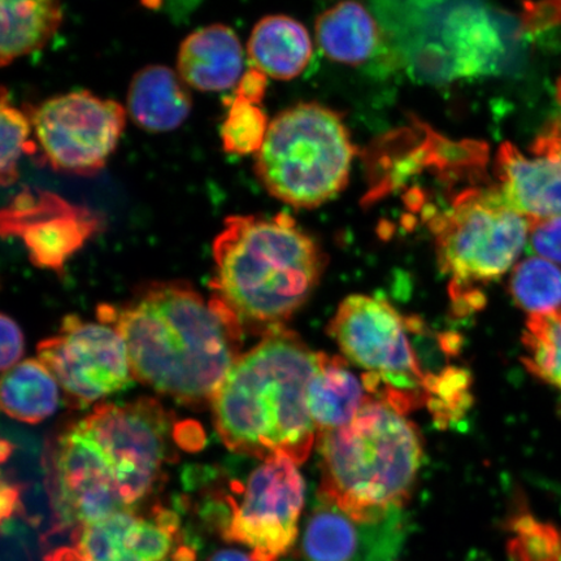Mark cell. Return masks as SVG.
<instances>
[{"mask_svg": "<svg viewBox=\"0 0 561 561\" xmlns=\"http://www.w3.org/2000/svg\"><path fill=\"white\" fill-rule=\"evenodd\" d=\"M98 319L123 335L136 380L186 407L213 402L241 356V321L186 283L146 285L123 306L98 308Z\"/></svg>", "mask_w": 561, "mask_h": 561, "instance_id": "6da1fadb", "label": "cell"}, {"mask_svg": "<svg viewBox=\"0 0 561 561\" xmlns=\"http://www.w3.org/2000/svg\"><path fill=\"white\" fill-rule=\"evenodd\" d=\"M318 356L280 327L238 357L210 402L230 451L262 460L285 455L298 466L307 460L319 436L307 404Z\"/></svg>", "mask_w": 561, "mask_h": 561, "instance_id": "7a4b0ae2", "label": "cell"}, {"mask_svg": "<svg viewBox=\"0 0 561 561\" xmlns=\"http://www.w3.org/2000/svg\"><path fill=\"white\" fill-rule=\"evenodd\" d=\"M213 297L243 329L283 327L318 286L324 255L293 217L230 216L214 242Z\"/></svg>", "mask_w": 561, "mask_h": 561, "instance_id": "3957f363", "label": "cell"}, {"mask_svg": "<svg viewBox=\"0 0 561 561\" xmlns=\"http://www.w3.org/2000/svg\"><path fill=\"white\" fill-rule=\"evenodd\" d=\"M319 500L359 520L402 510L423 462V440L407 412L371 399L353 421L318 436Z\"/></svg>", "mask_w": 561, "mask_h": 561, "instance_id": "277c9868", "label": "cell"}, {"mask_svg": "<svg viewBox=\"0 0 561 561\" xmlns=\"http://www.w3.org/2000/svg\"><path fill=\"white\" fill-rule=\"evenodd\" d=\"M404 66L427 81L488 75L506 47L485 0H374Z\"/></svg>", "mask_w": 561, "mask_h": 561, "instance_id": "5b68a950", "label": "cell"}, {"mask_svg": "<svg viewBox=\"0 0 561 561\" xmlns=\"http://www.w3.org/2000/svg\"><path fill=\"white\" fill-rule=\"evenodd\" d=\"M354 156L341 116L320 104L301 103L270 124L255 172L278 201L316 208L346 187Z\"/></svg>", "mask_w": 561, "mask_h": 561, "instance_id": "8992f818", "label": "cell"}, {"mask_svg": "<svg viewBox=\"0 0 561 561\" xmlns=\"http://www.w3.org/2000/svg\"><path fill=\"white\" fill-rule=\"evenodd\" d=\"M440 270L451 278L456 305L479 308L477 285L501 278L529 240L530 221L503 202L500 191L469 188L432 222Z\"/></svg>", "mask_w": 561, "mask_h": 561, "instance_id": "52a82bcc", "label": "cell"}, {"mask_svg": "<svg viewBox=\"0 0 561 561\" xmlns=\"http://www.w3.org/2000/svg\"><path fill=\"white\" fill-rule=\"evenodd\" d=\"M419 325L386 300L351 296L336 310L329 333L346 359L364 369L370 394L409 413L430 403L439 375L425 374L413 348L411 333Z\"/></svg>", "mask_w": 561, "mask_h": 561, "instance_id": "ba28073f", "label": "cell"}, {"mask_svg": "<svg viewBox=\"0 0 561 561\" xmlns=\"http://www.w3.org/2000/svg\"><path fill=\"white\" fill-rule=\"evenodd\" d=\"M31 118L42 157L53 170L94 175L116 150L126 111L89 91H73L42 103Z\"/></svg>", "mask_w": 561, "mask_h": 561, "instance_id": "9c48e42d", "label": "cell"}, {"mask_svg": "<svg viewBox=\"0 0 561 561\" xmlns=\"http://www.w3.org/2000/svg\"><path fill=\"white\" fill-rule=\"evenodd\" d=\"M38 360L51 371L73 409L95 404L133 382L123 335L116 327L69 314L58 334L39 343Z\"/></svg>", "mask_w": 561, "mask_h": 561, "instance_id": "30bf717a", "label": "cell"}, {"mask_svg": "<svg viewBox=\"0 0 561 561\" xmlns=\"http://www.w3.org/2000/svg\"><path fill=\"white\" fill-rule=\"evenodd\" d=\"M50 480L62 528L103 520L125 507L117 462L87 416L56 436L50 448Z\"/></svg>", "mask_w": 561, "mask_h": 561, "instance_id": "8fae6325", "label": "cell"}, {"mask_svg": "<svg viewBox=\"0 0 561 561\" xmlns=\"http://www.w3.org/2000/svg\"><path fill=\"white\" fill-rule=\"evenodd\" d=\"M297 466L285 455L263 460L233 504L226 537L249 547L255 561H279L297 541L306 493Z\"/></svg>", "mask_w": 561, "mask_h": 561, "instance_id": "7c38bea8", "label": "cell"}, {"mask_svg": "<svg viewBox=\"0 0 561 561\" xmlns=\"http://www.w3.org/2000/svg\"><path fill=\"white\" fill-rule=\"evenodd\" d=\"M100 227L89 209L48 192L25 191L2 210L3 236L20 237L31 261L55 272L65 268Z\"/></svg>", "mask_w": 561, "mask_h": 561, "instance_id": "4fadbf2b", "label": "cell"}, {"mask_svg": "<svg viewBox=\"0 0 561 561\" xmlns=\"http://www.w3.org/2000/svg\"><path fill=\"white\" fill-rule=\"evenodd\" d=\"M405 537L402 510L375 520H359L319 500L305 526L306 561H396Z\"/></svg>", "mask_w": 561, "mask_h": 561, "instance_id": "5bb4252c", "label": "cell"}, {"mask_svg": "<svg viewBox=\"0 0 561 561\" xmlns=\"http://www.w3.org/2000/svg\"><path fill=\"white\" fill-rule=\"evenodd\" d=\"M178 535L170 511L146 520L124 510L73 529L72 539L46 561H164Z\"/></svg>", "mask_w": 561, "mask_h": 561, "instance_id": "9a60e30c", "label": "cell"}, {"mask_svg": "<svg viewBox=\"0 0 561 561\" xmlns=\"http://www.w3.org/2000/svg\"><path fill=\"white\" fill-rule=\"evenodd\" d=\"M500 194L506 205L529 221L561 217V158H526L510 142L496 158Z\"/></svg>", "mask_w": 561, "mask_h": 561, "instance_id": "2e32d148", "label": "cell"}, {"mask_svg": "<svg viewBox=\"0 0 561 561\" xmlns=\"http://www.w3.org/2000/svg\"><path fill=\"white\" fill-rule=\"evenodd\" d=\"M178 68L182 81L203 93L233 88L243 76L241 42L227 25L203 27L182 42Z\"/></svg>", "mask_w": 561, "mask_h": 561, "instance_id": "e0dca14e", "label": "cell"}, {"mask_svg": "<svg viewBox=\"0 0 561 561\" xmlns=\"http://www.w3.org/2000/svg\"><path fill=\"white\" fill-rule=\"evenodd\" d=\"M193 108L191 91L171 68L147 66L130 82L128 112L139 128L167 133L180 128Z\"/></svg>", "mask_w": 561, "mask_h": 561, "instance_id": "ac0fdd59", "label": "cell"}, {"mask_svg": "<svg viewBox=\"0 0 561 561\" xmlns=\"http://www.w3.org/2000/svg\"><path fill=\"white\" fill-rule=\"evenodd\" d=\"M375 399L345 359L319 353L318 367L307 388V404L319 433L353 421Z\"/></svg>", "mask_w": 561, "mask_h": 561, "instance_id": "d6986e66", "label": "cell"}, {"mask_svg": "<svg viewBox=\"0 0 561 561\" xmlns=\"http://www.w3.org/2000/svg\"><path fill=\"white\" fill-rule=\"evenodd\" d=\"M254 67L276 80L296 79L310 65L312 42L306 27L289 16L259 21L248 45Z\"/></svg>", "mask_w": 561, "mask_h": 561, "instance_id": "ffe728a7", "label": "cell"}, {"mask_svg": "<svg viewBox=\"0 0 561 561\" xmlns=\"http://www.w3.org/2000/svg\"><path fill=\"white\" fill-rule=\"evenodd\" d=\"M316 38L329 59L359 66L377 50L380 27L366 7L356 0H343L316 21Z\"/></svg>", "mask_w": 561, "mask_h": 561, "instance_id": "44dd1931", "label": "cell"}, {"mask_svg": "<svg viewBox=\"0 0 561 561\" xmlns=\"http://www.w3.org/2000/svg\"><path fill=\"white\" fill-rule=\"evenodd\" d=\"M61 21V0H2V66L44 48Z\"/></svg>", "mask_w": 561, "mask_h": 561, "instance_id": "7402d4cb", "label": "cell"}, {"mask_svg": "<svg viewBox=\"0 0 561 561\" xmlns=\"http://www.w3.org/2000/svg\"><path fill=\"white\" fill-rule=\"evenodd\" d=\"M59 383L41 360L30 359L4 371L2 409L21 423L38 424L58 410Z\"/></svg>", "mask_w": 561, "mask_h": 561, "instance_id": "603a6c76", "label": "cell"}, {"mask_svg": "<svg viewBox=\"0 0 561 561\" xmlns=\"http://www.w3.org/2000/svg\"><path fill=\"white\" fill-rule=\"evenodd\" d=\"M524 366L533 376L561 391V308L530 314L523 334Z\"/></svg>", "mask_w": 561, "mask_h": 561, "instance_id": "cb8c5ba5", "label": "cell"}, {"mask_svg": "<svg viewBox=\"0 0 561 561\" xmlns=\"http://www.w3.org/2000/svg\"><path fill=\"white\" fill-rule=\"evenodd\" d=\"M510 287L516 304L530 314L561 308V270L543 257H528L518 263Z\"/></svg>", "mask_w": 561, "mask_h": 561, "instance_id": "d4e9b609", "label": "cell"}, {"mask_svg": "<svg viewBox=\"0 0 561 561\" xmlns=\"http://www.w3.org/2000/svg\"><path fill=\"white\" fill-rule=\"evenodd\" d=\"M508 528L512 561H561V529L557 525L538 520L528 510L518 508L510 517Z\"/></svg>", "mask_w": 561, "mask_h": 561, "instance_id": "484cf974", "label": "cell"}, {"mask_svg": "<svg viewBox=\"0 0 561 561\" xmlns=\"http://www.w3.org/2000/svg\"><path fill=\"white\" fill-rule=\"evenodd\" d=\"M268 129V118L257 104L234 96L221 126L222 149L229 156H256L263 147Z\"/></svg>", "mask_w": 561, "mask_h": 561, "instance_id": "4316f807", "label": "cell"}, {"mask_svg": "<svg viewBox=\"0 0 561 561\" xmlns=\"http://www.w3.org/2000/svg\"><path fill=\"white\" fill-rule=\"evenodd\" d=\"M32 130V118L13 107L5 89L0 103V133H2V152H0V181L4 187L15 184L19 179V160L24 152L34 153L35 147L27 140Z\"/></svg>", "mask_w": 561, "mask_h": 561, "instance_id": "83f0119b", "label": "cell"}, {"mask_svg": "<svg viewBox=\"0 0 561 561\" xmlns=\"http://www.w3.org/2000/svg\"><path fill=\"white\" fill-rule=\"evenodd\" d=\"M529 241L539 257L561 265V217L530 221Z\"/></svg>", "mask_w": 561, "mask_h": 561, "instance_id": "f1b7e54d", "label": "cell"}, {"mask_svg": "<svg viewBox=\"0 0 561 561\" xmlns=\"http://www.w3.org/2000/svg\"><path fill=\"white\" fill-rule=\"evenodd\" d=\"M0 336H2V370L7 371L19 364L20 357L24 353V336L21 333L15 320L7 314L0 318Z\"/></svg>", "mask_w": 561, "mask_h": 561, "instance_id": "f546056e", "label": "cell"}, {"mask_svg": "<svg viewBox=\"0 0 561 561\" xmlns=\"http://www.w3.org/2000/svg\"><path fill=\"white\" fill-rule=\"evenodd\" d=\"M266 77L268 76L264 75L261 69L252 67L238 82L236 96L252 104H261L266 87H268Z\"/></svg>", "mask_w": 561, "mask_h": 561, "instance_id": "4dcf8cb0", "label": "cell"}, {"mask_svg": "<svg viewBox=\"0 0 561 561\" xmlns=\"http://www.w3.org/2000/svg\"><path fill=\"white\" fill-rule=\"evenodd\" d=\"M535 156L561 158V116L553 121L531 146Z\"/></svg>", "mask_w": 561, "mask_h": 561, "instance_id": "1f68e13d", "label": "cell"}, {"mask_svg": "<svg viewBox=\"0 0 561 561\" xmlns=\"http://www.w3.org/2000/svg\"><path fill=\"white\" fill-rule=\"evenodd\" d=\"M19 501V489L12 485H7L3 483L2 489V516L3 520L7 516H10L13 510L16 508V504Z\"/></svg>", "mask_w": 561, "mask_h": 561, "instance_id": "d6a6232c", "label": "cell"}, {"mask_svg": "<svg viewBox=\"0 0 561 561\" xmlns=\"http://www.w3.org/2000/svg\"><path fill=\"white\" fill-rule=\"evenodd\" d=\"M208 561H255L254 558L242 551L224 550L216 552Z\"/></svg>", "mask_w": 561, "mask_h": 561, "instance_id": "836d02e7", "label": "cell"}, {"mask_svg": "<svg viewBox=\"0 0 561 561\" xmlns=\"http://www.w3.org/2000/svg\"><path fill=\"white\" fill-rule=\"evenodd\" d=\"M558 96H559V100L561 101V79H560V82L558 85Z\"/></svg>", "mask_w": 561, "mask_h": 561, "instance_id": "e575fe53", "label": "cell"}]
</instances>
